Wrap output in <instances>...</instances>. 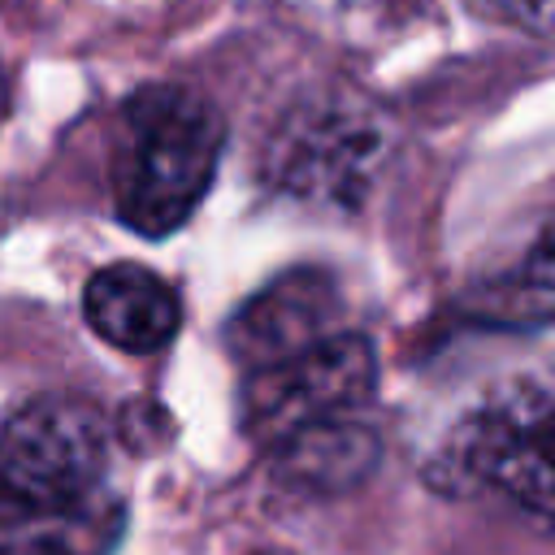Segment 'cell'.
I'll use <instances>...</instances> for the list:
<instances>
[{"label": "cell", "mask_w": 555, "mask_h": 555, "mask_svg": "<svg viewBox=\"0 0 555 555\" xmlns=\"http://www.w3.org/2000/svg\"><path fill=\"white\" fill-rule=\"evenodd\" d=\"M113 438L87 399L43 395L0 429V555H113Z\"/></svg>", "instance_id": "obj_1"}, {"label": "cell", "mask_w": 555, "mask_h": 555, "mask_svg": "<svg viewBox=\"0 0 555 555\" xmlns=\"http://www.w3.org/2000/svg\"><path fill=\"white\" fill-rule=\"evenodd\" d=\"M225 147V121L208 95L186 82H147L121 104L113 152L117 221L165 238L199 208Z\"/></svg>", "instance_id": "obj_2"}, {"label": "cell", "mask_w": 555, "mask_h": 555, "mask_svg": "<svg viewBox=\"0 0 555 555\" xmlns=\"http://www.w3.org/2000/svg\"><path fill=\"white\" fill-rule=\"evenodd\" d=\"M429 486L442 494L499 490L538 520L551 516V390L516 382L468 412L429 464Z\"/></svg>", "instance_id": "obj_3"}, {"label": "cell", "mask_w": 555, "mask_h": 555, "mask_svg": "<svg viewBox=\"0 0 555 555\" xmlns=\"http://www.w3.org/2000/svg\"><path fill=\"white\" fill-rule=\"evenodd\" d=\"M373 390H377L373 343L356 330H338L282 364L247 373L238 390V416L247 438L269 455L299 434L360 421L356 412L373 399Z\"/></svg>", "instance_id": "obj_4"}, {"label": "cell", "mask_w": 555, "mask_h": 555, "mask_svg": "<svg viewBox=\"0 0 555 555\" xmlns=\"http://www.w3.org/2000/svg\"><path fill=\"white\" fill-rule=\"evenodd\" d=\"M386 156V130L364 104H304L269 143V182L299 199L356 204Z\"/></svg>", "instance_id": "obj_5"}, {"label": "cell", "mask_w": 555, "mask_h": 555, "mask_svg": "<svg viewBox=\"0 0 555 555\" xmlns=\"http://www.w3.org/2000/svg\"><path fill=\"white\" fill-rule=\"evenodd\" d=\"M343 330V291L330 269H286L225 321V351L247 369L282 364Z\"/></svg>", "instance_id": "obj_6"}, {"label": "cell", "mask_w": 555, "mask_h": 555, "mask_svg": "<svg viewBox=\"0 0 555 555\" xmlns=\"http://www.w3.org/2000/svg\"><path fill=\"white\" fill-rule=\"evenodd\" d=\"M82 317L108 347L130 356H152L178 334L182 304L165 278L121 260L91 273L82 291Z\"/></svg>", "instance_id": "obj_7"}, {"label": "cell", "mask_w": 555, "mask_h": 555, "mask_svg": "<svg viewBox=\"0 0 555 555\" xmlns=\"http://www.w3.org/2000/svg\"><path fill=\"white\" fill-rule=\"evenodd\" d=\"M269 464L295 490L343 494L373 473L377 438L364 421H343V425H325V429H312V434L282 442L278 451H269Z\"/></svg>", "instance_id": "obj_8"}, {"label": "cell", "mask_w": 555, "mask_h": 555, "mask_svg": "<svg viewBox=\"0 0 555 555\" xmlns=\"http://www.w3.org/2000/svg\"><path fill=\"white\" fill-rule=\"evenodd\" d=\"M551 282H555L551 230L542 225L525 264H516V269L477 286L473 317L486 321V325H507V330H542L551 321Z\"/></svg>", "instance_id": "obj_9"}, {"label": "cell", "mask_w": 555, "mask_h": 555, "mask_svg": "<svg viewBox=\"0 0 555 555\" xmlns=\"http://www.w3.org/2000/svg\"><path fill=\"white\" fill-rule=\"evenodd\" d=\"M477 13L494 17V22H512V26H525L533 35H546L551 30V0H473Z\"/></svg>", "instance_id": "obj_10"}]
</instances>
